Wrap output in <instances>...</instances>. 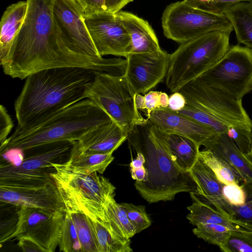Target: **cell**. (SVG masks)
<instances>
[{
  "label": "cell",
  "mask_w": 252,
  "mask_h": 252,
  "mask_svg": "<svg viewBox=\"0 0 252 252\" xmlns=\"http://www.w3.org/2000/svg\"><path fill=\"white\" fill-rule=\"evenodd\" d=\"M23 24L7 58L0 62L4 73L26 79L38 71L57 67H80L106 72L105 58L79 55L60 38L53 16L55 0H27Z\"/></svg>",
  "instance_id": "obj_1"
},
{
  "label": "cell",
  "mask_w": 252,
  "mask_h": 252,
  "mask_svg": "<svg viewBox=\"0 0 252 252\" xmlns=\"http://www.w3.org/2000/svg\"><path fill=\"white\" fill-rule=\"evenodd\" d=\"M95 71L57 67L29 75L14 103L17 126L34 124L86 98Z\"/></svg>",
  "instance_id": "obj_2"
},
{
  "label": "cell",
  "mask_w": 252,
  "mask_h": 252,
  "mask_svg": "<svg viewBox=\"0 0 252 252\" xmlns=\"http://www.w3.org/2000/svg\"><path fill=\"white\" fill-rule=\"evenodd\" d=\"M126 140L129 148L145 158L147 180L136 181L134 185L148 202L172 201L179 193L196 191V184L189 173L178 167L165 142L152 131L147 121L136 126L127 133Z\"/></svg>",
  "instance_id": "obj_3"
},
{
  "label": "cell",
  "mask_w": 252,
  "mask_h": 252,
  "mask_svg": "<svg viewBox=\"0 0 252 252\" xmlns=\"http://www.w3.org/2000/svg\"><path fill=\"white\" fill-rule=\"evenodd\" d=\"M112 121L100 107L84 99L31 126H17L0 146V153L11 149L24 152L57 142L78 141L91 130Z\"/></svg>",
  "instance_id": "obj_4"
},
{
  "label": "cell",
  "mask_w": 252,
  "mask_h": 252,
  "mask_svg": "<svg viewBox=\"0 0 252 252\" xmlns=\"http://www.w3.org/2000/svg\"><path fill=\"white\" fill-rule=\"evenodd\" d=\"M186 105L178 111L213 128L218 133H227L231 126H247L252 129V120L236 99L212 87L199 77L179 91Z\"/></svg>",
  "instance_id": "obj_5"
},
{
  "label": "cell",
  "mask_w": 252,
  "mask_h": 252,
  "mask_svg": "<svg viewBox=\"0 0 252 252\" xmlns=\"http://www.w3.org/2000/svg\"><path fill=\"white\" fill-rule=\"evenodd\" d=\"M231 31H213L185 43L170 54L165 84L172 93L201 77L230 47Z\"/></svg>",
  "instance_id": "obj_6"
},
{
  "label": "cell",
  "mask_w": 252,
  "mask_h": 252,
  "mask_svg": "<svg viewBox=\"0 0 252 252\" xmlns=\"http://www.w3.org/2000/svg\"><path fill=\"white\" fill-rule=\"evenodd\" d=\"M51 174L67 212H80L92 218L106 220L104 209L114 198L116 188L97 172L83 174L75 172L67 162L53 163Z\"/></svg>",
  "instance_id": "obj_7"
},
{
  "label": "cell",
  "mask_w": 252,
  "mask_h": 252,
  "mask_svg": "<svg viewBox=\"0 0 252 252\" xmlns=\"http://www.w3.org/2000/svg\"><path fill=\"white\" fill-rule=\"evenodd\" d=\"M73 142L51 143L25 151L23 152L32 154L23 159L19 164L1 162L0 187L38 188L54 183L51 177L55 171L52 163L67 161Z\"/></svg>",
  "instance_id": "obj_8"
},
{
  "label": "cell",
  "mask_w": 252,
  "mask_h": 252,
  "mask_svg": "<svg viewBox=\"0 0 252 252\" xmlns=\"http://www.w3.org/2000/svg\"><path fill=\"white\" fill-rule=\"evenodd\" d=\"M136 95L124 74L95 71L86 98L100 107L127 134L136 126L147 123L136 106Z\"/></svg>",
  "instance_id": "obj_9"
},
{
  "label": "cell",
  "mask_w": 252,
  "mask_h": 252,
  "mask_svg": "<svg viewBox=\"0 0 252 252\" xmlns=\"http://www.w3.org/2000/svg\"><path fill=\"white\" fill-rule=\"evenodd\" d=\"M161 25L164 36L180 44L213 31H233L223 15L193 7L184 0L166 7Z\"/></svg>",
  "instance_id": "obj_10"
},
{
  "label": "cell",
  "mask_w": 252,
  "mask_h": 252,
  "mask_svg": "<svg viewBox=\"0 0 252 252\" xmlns=\"http://www.w3.org/2000/svg\"><path fill=\"white\" fill-rule=\"evenodd\" d=\"M210 86L242 100L252 91V49L230 46L223 57L201 77Z\"/></svg>",
  "instance_id": "obj_11"
},
{
  "label": "cell",
  "mask_w": 252,
  "mask_h": 252,
  "mask_svg": "<svg viewBox=\"0 0 252 252\" xmlns=\"http://www.w3.org/2000/svg\"><path fill=\"white\" fill-rule=\"evenodd\" d=\"M16 213L18 221L11 239L30 238L47 252H55L60 241L65 211L21 207Z\"/></svg>",
  "instance_id": "obj_12"
},
{
  "label": "cell",
  "mask_w": 252,
  "mask_h": 252,
  "mask_svg": "<svg viewBox=\"0 0 252 252\" xmlns=\"http://www.w3.org/2000/svg\"><path fill=\"white\" fill-rule=\"evenodd\" d=\"M53 16L58 33L70 50L79 55L103 58L94 44L84 13L73 0H55Z\"/></svg>",
  "instance_id": "obj_13"
},
{
  "label": "cell",
  "mask_w": 252,
  "mask_h": 252,
  "mask_svg": "<svg viewBox=\"0 0 252 252\" xmlns=\"http://www.w3.org/2000/svg\"><path fill=\"white\" fill-rule=\"evenodd\" d=\"M85 22L99 56L126 57L131 53V38L116 13L107 11L85 16Z\"/></svg>",
  "instance_id": "obj_14"
},
{
  "label": "cell",
  "mask_w": 252,
  "mask_h": 252,
  "mask_svg": "<svg viewBox=\"0 0 252 252\" xmlns=\"http://www.w3.org/2000/svg\"><path fill=\"white\" fill-rule=\"evenodd\" d=\"M170 54L161 50L155 53H130L126 59L124 74L136 94H144L165 78Z\"/></svg>",
  "instance_id": "obj_15"
},
{
  "label": "cell",
  "mask_w": 252,
  "mask_h": 252,
  "mask_svg": "<svg viewBox=\"0 0 252 252\" xmlns=\"http://www.w3.org/2000/svg\"><path fill=\"white\" fill-rule=\"evenodd\" d=\"M146 119L156 127L188 137L199 146L218 134L210 126L168 107L156 109Z\"/></svg>",
  "instance_id": "obj_16"
},
{
  "label": "cell",
  "mask_w": 252,
  "mask_h": 252,
  "mask_svg": "<svg viewBox=\"0 0 252 252\" xmlns=\"http://www.w3.org/2000/svg\"><path fill=\"white\" fill-rule=\"evenodd\" d=\"M1 203L18 207L65 211V205L55 183L38 188L0 187Z\"/></svg>",
  "instance_id": "obj_17"
},
{
  "label": "cell",
  "mask_w": 252,
  "mask_h": 252,
  "mask_svg": "<svg viewBox=\"0 0 252 252\" xmlns=\"http://www.w3.org/2000/svg\"><path fill=\"white\" fill-rule=\"evenodd\" d=\"M189 173L196 187V191L192 193L220 213L233 219V207L223 193L224 184L214 171L198 158Z\"/></svg>",
  "instance_id": "obj_18"
},
{
  "label": "cell",
  "mask_w": 252,
  "mask_h": 252,
  "mask_svg": "<svg viewBox=\"0 0 252 252\" xmlns=\"http://www.w3.org/2000/svg\"><path fill=\"white\" fill-rule=\"evenodd\" d=\"M127 134L113 121L91 130L75 143L83 152L106 154L116 150L126 140Z\"/></svg>",
  "instance_id": "obj_19"
},
{
  "label": "cell",
  "mask_w": 252,
  "mask_h": 252,
  "mask_svg": "<svg viewBox=\"0 0 252 252\" xmlns=\"http://www.w3.org/2000/svg\"><path fill=\"white\" fill-rule=\"evenodd\" d=\"M116 15L130 35L131 53H155L162 50L157 35L148 22L126 11L121 10Z\"/></svg>",
  "instance_id": "obj_20"
},
{
  "label": "cell",
  "mask_w": 252,
  "mask_h": 252,
  "mask_svg": "<svg viewBox=\"0 0 252 252\" xmlns=\"http://www.w3.org/2000/svg\"><path fill=\"white\" fill-rule=\"evenodd\" d=\"M203 146L228 162L238 173L243 182H252V158L242 152L226 133H218Z\"/></svg>",
  "instance_id": "obj_21"
},
{
  "label": "cell",
  "mask_w": 252,
  "mask_h": 252,
  "mask_svg": "<svg viewBox=\"0 0 252 252\" xmlns=\"http://www.w3.org/2000/svg\"><path fill=\"white\" fill-rule=\"evenodd\" d=\"M193 202L187 207L189 213L187 219L195 226L200 224H218L231 230L252 233V226L246 222L229 218L219 212L212 206L201 200L194 193H190Z\"/></svg>",
  "instance_id": "obj_22"
},
{
  "label": "cell",
  "mask_w": 252,
  "mask_h": 252,
  "mask_svg": "<svg viewBox=\"0 0 252 252\" xmlns=\"http://www.w3.org/2000/svg\"><path fill=\"white\" fill-rule=\"evenodd\" d=\"M150 125L152 131L166 143L178 167L185 172H189L198 159L200 146L188 137Z\"/></svg>",
  "instance_id": "obj_23"
},
{
  "label": "cell",
  "mask_w": 252,
  "mask_h": 252,
  "mask_svg": "<svg viewBox=\"0 0 252 252\" xmlns=\"http://www.w3.org/2000/svg\"><path fill=\"white\" fill-rule=\"evenodd\" d=\"M27 1H19L8 6L0 20V62L8 56L14 39L26 17Z\"/></svg>",
  "instance_id": "obj_24"
},
{
  "label": "cell",
  "mask_w": 252,
  "mask_h": 252,
  "mask_svg": "<svg viewBox=\"0 0 252 252\" xmlns=\"http://www.w3.org/2000/svg\"><path fill=\"white\" fill-rule=\"evenodd\" d=\"M223 15L231 24L238 42L252 49V0L234 3Z\"/></svg>",
  "instance_id": "obj_25"
},
{
  "label": "cell",
  "mask_w": 252,
  "mask_h": 252,
  "mask_svg": "<svg viewBox=\"0 0 252 252\" xmlns=\"http://www.w3.org/2000/svg\"><path fill=\"white\" fill-rule=\"evenodd\" d=\"M98 245L99 252H131L130 239L118 232L106 220L87 216Z\"/></svg>",
  "instance_id": "obj_26"
},
{
  "label": "cell",
  "mask_w": 252,
  "mask_h": 252,
  "mask_svg": "<svg viewBox=\"0 0 252 252\" xmlns=\"http://www.w3.org/2000/svg\"><path fill=\"white\" fill-rule=\"evenodd\" d=\"M113 152L94 154L83 152L73 143L67 162L76 172L90 174L94 172L102 174L114 159Z\"/></svg>",
  "instance_id": "obj_27"
},
{
  "label": "cell",
  "mask_w": 252,
  "mask_h": 252,
  "mask_svg": "<svg viewBox=\"0 0 252 252\" xmlns=\"http://www.w3.org/2000/svg\"><path fill=\"white\" fill-rule=\"evenodd\" d=\"M198 158L208 165L224 184L240 185L243 180L237 171L225 159L214 152L205 149L199 151Z\"/></svg>",
  "instance_id": "obj_28"
},
{
  "label": "cell",
  "mask_w": 252,
  "mask_h": 252,
  "mask_svg": "<svg viewBox=\"0 0 252 252\" xmlns=\"http://www.w3.org/2000/svg\"><path fill=\"white\" fill-rule=\"evenodd\" d=\"M106 220L125 237L130 239L136 234V230L129 220L126 212L122 205L114 198L107 204L104 209Z\"/></svg>",
  "instance_id": "obj_29"
},
{
  "label": "cell",
  "mask_w": 252,
  "mask_h": 252,
  "mask_svg": "<svg viewBox=\"0 0 252 252\" xmlns=\"http://www.w3.org/2000/svg\"><path fill=\"white\" fill-rule=\"evenodd\" d=\"M67 213L75 227L83 252H99L95 234L87 216L80 212Z\"/></svg>",
  "instance_id": "obj_30"
},
{
  "label": "cell",
  "mask_w": 252,
  "mask_h": 252,
  "mask_svg": "<svg viewBox=\"0 0 252 252\" xmlns=\"http://www.w3.org/2000/svg\"><path fill=\"white\" fill-rule=\"evenodd\" d=\"M231 230L218 224H200L192 229L193 234L208 243L217 246L224 252Z\"/></svg>",
  "instance_id": "obj_31"
},
{
  "label": "cell",
  "mask_w": 252,
  "mask_h": 252,
  "mask_svg": "<svg viewBox=\"0 0 252 252\" xmlns=\"http://www.w3.org/2000/svg\"><path fill=\"white\" fill-rule=\"evenodd\" d=\"M59 247L61 252H83L73 222L65 211Z\"/></svg>",
  "instance_id": "obj_32"
},
{
  "label": "cell",
  "mask_w": 252,
  "mask_h": 252,
  "mask_svg": "<svg viewBox=\"0 0 252 252\" xmlns=\"http://www.w3.org/2000/svg\"><path fill=\"white\" fill-rule=\"evenodd\" d=\"M226 134L234 141L242 152L251 157L252 129L247 126H231L228 127Z\"/></svg>",
  "instance_id": "obj_33"
},
{
  "label": "cell",
  "mask_w": 252,
  "mask_h": 252,
  "mask_svg": "<svg viewBox=\"0 0 252 252\" xmlns=\"http://www.w3.org/2000/svg\"><path fill=\"white\" fill-rule=\"evenodd\" d=\"M127 217L134 226L136 233H140L151 225V220L145 210V206L122 203Z\"/></svg>",
  "instance_id": "obj_34"
},
{
  "label": "cell",
  "mask_w": 252,
  "mask_h": 252,
  "mask_svg": "<svg viewBox=\"0 0 252 252\" xmlns=\"http://www.w3.org/2000/svg\"><path fill=\"white\" fill-rule=\"evenodd\" d=\"M241 186L245 193L243 205L233 207V219L252 226V182H243Z\"/></svg>",
  "instance_id": "obj_35"
},
{
  "label": "cell",
  "mask_w": 252,
  "mask_h": 252,
  "mask_svg": "<svg viewBox=\"0 0 252 252\" xmlns=\"http://www.w3.org/2000/svg\"><path fill=\"white\" fill-rule=\"evenodd\" d=\"M224 252H252V233L231 230Z\"/></svg>",
  "instance_id": "obj_36"
},
{
  "label": "cell",
  "mask_w": 252,
  "mask_h": 252,
  "mask_svg": "<svg viewBox=\"0 0 252 252\" xmlns=\"http://www.w3.org/2000/svg\"><path fill=\"white\" fill-rule=\"evenodd\" d=\"M193 7L208 12L223 15L225 10L238 2L251 0H184Z\"/></svg>",
  "instance_id": "obj_37"
},
{
  "label": "cell",
  "mask_w": 252,
  "mask_h": 252,
  "mask_svg": "<svg viewBox=\"0 0 252 252\" xmlns=\"http://www.w3.org/2000/svg\"><path fill=\"white\" fill-rule=\"evenodd\" d=\"M169 96L164 92L150 91L143 96V112L147 117L150 113L158 108L168 106Z\"/></svg>",
  "instance_id": "obj_38"
},
{
  "label": "cell",
  "mask_w": 252,
  "mask_h": 252,
  "mask_svg": "<svg viewBox=\"0 0 252 252\" xmlns=\"http://www.w3.org/2000/svg\"><path fill=\"white\" fill-rule=\"evenodd\" d=\"M223 193L226 199L233 207L240 206L244 203L245 193L241 185L224 184Z\"/></svg>",
  "instance_id": "obj_39"
},
{
  "label": "cell",
  "mask_w": 252,
  "mask_h": 252,
  "mask_svg": "<svg viewBox=\"0 0 252 252\" xmlns=\"http://www.w3.org/2000/svg\"><path fill=\"white\" fill-rule=\"evenodd\" d=\"M80 8L84 16L106 11L104 0H73Z\"/></svg>",
  "instance_id": "obj_40"
},
{
  "label": "cell",
  "mask_w": 252,
  "mask_h": 252,
  "mask_svg": "<svg viewBox=\"0 0 252 252\" xmlns=\"http://www.w3.org/2000/svg\"><path fill=\"white\" fill-rule=\"evenodd\" d=\"M13 127L11 117L4 106H0V143L3 145L7 139L8 135Z\"/></svg>",
  "instance_id": "obj_41"
},
{
  "label": "cell",
  "mask_w": 252,
  "mask_h": 252,
  "mask_svg": "<svg viewBox=\"0 0 252 252\" xmlns=\"http://www.w3.org/2000/svg\"><path fill=\"white\" fill-rule=\"evenodd\" d=\"M18 246L24 252H47L33 240L25 237L18 239Z\"/></svg>",
  "instance_id": "obj_42"
},
{
  "label": "cell",
  "mask_w": 252,
  "mask_h": 252,
  "mask_svg": "<svg viewBox=\"0 0 252 252\" xmlns=\"http://www.w3.org/2000/svg\"><path fill=\"white\" fill-rule=\"evenodd\" d=\"M186 105V99L179 92L173 93L169 97L168 107L172 110L179 111L183 109Z\"/></svg>",
  "instance_id": "obj_43"
},
{
  "label": "cell",
  "mask_w": 252,
  "mask_h": 252,
  "mask_svg": "<svg viewBox=\"0 0 252 252\" xmlns=\"http://www.w3.org/2000/svg\"><path fill=\"white\" fill-rule=\"evenodd\" d=\"M133 0H104L106 11L116 14Z\"/></svg>",
  "instance_id": "obj_44"
},
{
  "label": "cell",
  "mask_w": 252,
  "mask_h": 252,
  "mask_svg": "<svg viewBox=\"0 0 252 252\" xmlns=\"http://www.w3.org/2000/svg\"><path fill=\"white\" fill-rule=\"evenodd\" d=\"M130 173L133 179L138 182H145L147 180V171L143 166L140 168L130 169Z\"/></svg>",
  "instance_id": "obj_45"
},
{
  "label": "cell",
  "mask_w": 252,
  "mask_h": 252,
  "mask_svg": "<svg viewBox=\"0 0 252 252\" xmlns=\"http://www.w3.org/2000/svg\"><path fill=\"white\" fill-rule=\"evenodd\" d=\"M145 159L143 155L139 152L137 153V156L135 159H132L129 166L130 169L140 168L144 166Z\"/></svg>",
  "instance_id": "obj_46"
},
{
  "label": "cell",
  "mask_w": 252,
  "mask_h": 252,
  "mask_svg": "<svg viewBox=\"0 0 252 252\" xmlns=\"http://www.w3.org/2000/svg\"><path fill=\"white\" fill-rule=\"evenodd\" d=\"M251 156L252 158V149H251Z\"/></svg>",
  "instance_id": "obj_47"
}]
</instances>
